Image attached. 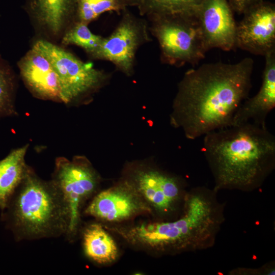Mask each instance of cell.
Segmentation results:
<instances>
[{
    "instance_id": "obj_9",
    "label": "cell",
    "mask_w": 275,
    "mask_h": 275,
    "mask_svg": "<svg viewBox=\"0 0 275 275\" xmlns=\"http://www.w3.org/2000/svg\"><path fill=\"white\" fill-rule=\"evenodd\" d=\"M151 41L147 19L136 16L127 8L121 13L115 29L103 38L91 57L111 62L117 70L130 77L134 73L138 51Z\"/></svg>"
},
{
    "instance_id": "obj_6",
    "label": "cell",
    "mask_w": 275,
    "mask_h": 275,
    "mask_svg": "<svg viewBox=\"0 0 275 275\" xmlns=\"http://www.w3.org/2000/svg\"><path fill=\"white\" fill-rule=\"evenodd\" d=\"M51 64L58 76L61 101L66 104L87 101L109 84L111 73L95 68L71 52L43 40L33 46Z\"/></svg>"
},
{
    "instance_id": "obj_14",
    "label": "cell",
    "mask_w": 275,
    "mask_h": 275,
    "mask_svg": "<svg viewBox=\"0 0 275 275\" xmlns=\"http://www.w3.org/2000/svg\"><path fill=\"white\" fill-rule=\"evenodd\" d=\"M18 66L24 83L35 97L62 102L57 73L39 51L33 47L19 61Z\"/></svg>"
},
{
    "instance_id": "obj_3",
    "label": "cell",
    "mask_w": 275,
    "mask_h": 275,
    "mask_svg": "<svg viewBox=\"0 0 275 275\" xmlns=\"http://www.w3.org/2000/svg\"><path fill=\"white\" fill-rule=\"evenodd\" d=\"M217 190L197 187L187 192L183 213L175 221L142 223L121 228L128 242L162 253L196 252L211 247L224 222Z\"/></svg>"
},
{
    "instance_id": "obj_8",
    "label": "cell",
    "mask_w": 275,
    "mask_h": 275,
    "mask_svg": "<svg viewBox=\"0 0 275 275\" xmlns=\"http://www.w3.org/2000/svg\"><path fill=\"white\" fill-rule=\"evenodd\" d=\"M124 178L130 182L152 209L163 216L175 212L187 192L184 181L154 164L140 161L129 163Z\"/></svg>"
},
{
    "instance_id": "obj_7",
    "label": "cell",
    "mask_w": 275,
    "mask_h": 275,
    "mask_svg": "<svg viewBox=\"0 0 275 275\" xmlns=\"http://www.w3.org/2000/svg\"><path fill=\"white\" fill-rule=\"evenodd\" d=\"M51 181L61 192L68 206L70 223L65 237L71 241L79 228L82 207L96 193L100 176L85 156L76 155L71 160L59 157L55 160Z\"/></svg>"
},
{
    "instance_id": "obj_23",
    "label": "cell",
    "mask_w": 275,
    "mask_h": 275,
    "mask_svg": "<svg viewBox=\"0 0 275 275\" xmlns=\"http://www.w3.org/2000/svg\"><path fill=\"white\" fill-rule=\"evenodd\" d=\"M127 6L136 7L138 8L144 2V0H123Z\"/></svg>"
},
{
    "instance_id": "obj_19",
    "label": "cell",
    "mask_w": 275,
    "mask_h": 275,
    "mask_svg": "<svg viewBox=\"0 0 275 275\" xmlns=\"http://www.w3.org/2000/svg\"><path fill=\"white\" fill-rule=\"evenodd\" d=\"M127 8L123 0H76L74 17L76 22L88 24L104 13L121 14Z\"/></svg>"
},
{
    "instance_id": "obj_11",
    "label": "cell",
    "mask_w": 275,
    "mask_h": 275,
    "mask_svg": "<svg viewBox=\"0 0 275 275\" xmlns=\"http://www.w3.org/2000/svg\"><path fill=\"white\" fill-rule=\"evenodd\" d=\"M236 24L235 45L264 56L275 50V6L264 0L252 5Z\"/></svg>"
},
{
    "instance_id": "obj_21",
    "label": "cell",
    "mask_w": 275,
    "mask_h": 275,
    "mask_svg": "<svg viewBox=\"0 0 275 275\" xmlns=\"http://www.w3.org/2000/svg\"><path fill=\"white\" fill-rule=\"evenodd\" d=\"M14 94V76L0 57V119L17 114Z\"/></svg>"
},
{
    "instance_id": "obj_5",
    "label": "cell",
    "mask_w": 275,
    "mask_h": 275,
    "mask_svg": "<svg viewBox=\"0 0 275 275\" xmlns=\"http://www.w3.org/2000/svg\"><path fill=\"white\" fill-rule=\"evenodd\" d=\"M157 40L161 63L197 65L208 51L194 13L154 15L146 18Z\"/></svg>"
},
{
    "instance_id": "obj_13",
    "label": "cell",
    "mask_w": 275,
    "mask_h": 275,
    "mask_svg": "<svg viewBox=\"0 0 275 275\" xmlns=\"http://www.w3.org/2000/svg\"><path fill=\"white\" fill-rule=\"evenodd\" d=\"M264 57L261 87L255 96L248 97L241 103L234 116L232 125L250 122L266 126V118L275 107V50Z\"/></svg>"
},
{
    "instance_id": "obj_15",
    "label": "cell",
    "mask_w": 275,
    "mask_h": 275,
    "mask_svg": "<svg viewBox=\"0 0 275 275\" xmlns=\"http://www.w3.org/2000/svg\"><path fill=\"white\" fill-rule=\"evenodd\" d=\"M29 145L15 149L0 160V209L2 212L24 178L29 167L25 157Z\"/></svg>"
},
{
    "instance_id": "obj_2",
    "label": "cell",
    "mask_w": 275,
    "mask_h": 275,
    "mask_svg": "<svg viewBox=\"0 0 275 275\" xmlns=\"http://www.w3.org/2000/svg\"><path fill=\"white\" fill-rule=\"evenodd\" d=\"M204 136L201 150L217 190H253L274 169L275 137L266 126L245 123Z\"/></svg>"
},
{
    "instance_id": "obj_1",
    "label": "cell",
    "mask_w": 275,
    "mask_h": 275,
    "mask_svg": "<svg viewBox=\"0 0 275 275\" xmlns=\"http://www.w3.org/2000/svg\"><path fill=\"white\" fill-rule=\"evenodd\" d=\"M254 61L206 63L189 69L177 85L170 122L193 140L230 126L252 88Z\"/></svg>"
},
{
    "instance_id": "obj_18",
    "label": "cell",
    "mask_w": 275,
    "mask_h": 275,
    "mask_svg": "<svg viewBox=\"0 0 275 275\" xmlns=\"http://www.w3.org/2000/svg\"><path fill=\"white\" fill-rule=\"evenodd\" d=\"M204 0H144L138 8L146 18L164 14L194 13Z\"/></svg>"
},
{
    "instance_id": "obj_4",
    "label": "cell",
    "mask_w": 275,
    "mask_h": 275,
    "mask_svg": "<svg viewBox=\"0 0 275 275\" xmlns=\"http://www.w3.org/2000/svg\"><path fill=\"white\" fill-rule=\"evenodd\" d=\"M1 219L16 241L33 240L65 236L70 213L53 182L41 179L29 167L1 212Z\"/></svg>"
},
{
    "instance_id": "obj_22",
    "label": "cell",
    "mask_w": 275,
    "mask_h": 275,
    "mask_svg": "<svg viewBox=\"0 0 275 275\" xmlns=\"http://www.w3.org/2000/svg\"><path fill=\"white\" fill-rule=\"evenodd\" d=\"M264 0H228L233 11L242 14L249 7Z\"/></svg>"
},
{
    "instance_id": "obj_20",
    "label": "cell",
    "mask_w": 275,
    "mask_h": 275,
    "mask_svg": "<svg viewBox=\"0 0 275 275\" xmlns=\"http://www.w3.org/2000/svg\"><path fill=\"white\" fill-rule=\"evenodd\" d=\"M103 38L102 36L93 33L88 24L76 22L65 34L62 43L80 47L92 57L99 47Z\"/></svg>"
},
{
    "instance_id": "obj_10",
    "label": "cell",
    "mask_w": 275,
    "mask_h": 275,
    "mask_svg": "<svg viewBox=\"0 0 275 275\" xmlns=\"http://www.w3.org/2000/svg\"><path fill=\"white\" fill-rule=\"evenodd\" d=\"M152 211L134 186L123 178L114 186L97 193L84 212L102 222L118 223Z\"/></svg>"
},
{
    "instance_id": "obj_17",
    "label": "cell",
    "mask_w": 275,
    "mask_h": 275,
    "mask_svg": "<svg viewBox=\"0 0 275 275\" xmlns=\"http://www.w3.org/2000/svg\"><path fill=\"white\" fill-rule=\"evenodd\" d=\"M76 0H30V10L54 34L60 32L63 22L74 16Z\"/></svg>"
},
{
    "instance_id": "obj_16",
    "label": "cell",
    "mask_w": 275,
    "mask_h": 275,
    "mask_svg": "<svg viewBox=\"0 0 275 275\" xmlns=\"http://www.w3.org/2000/svg\"><path fill=\"white\" fill-rule=\"evenodd\" d=\"M82 242L86 257L97 264L111 263L118 256L116 242L100 224L94 223L86 226L82 233Z\"/></svg>"
},
{
    "instance_id": "obj_12",
    "label": "cell",
    "mask_w": 275,
    "mask_h": 275,
    "mask_svg": "<svg viewBox=\"0 0 275 275\" xmlns=\"http://www.w3.org/2000/svg\"><path fill=\"white\" fill-rule=\"evenodd\" d=\"M228 0H204L195 12L209 50L230 51L236 48V24Z\"/></svg>"
}]
</instances>
